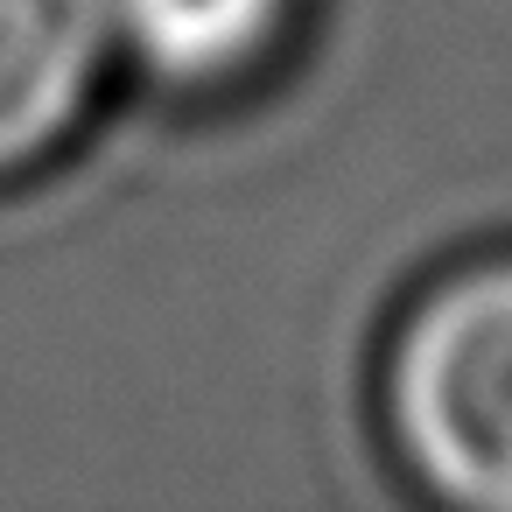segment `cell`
Here are the masks:
<instances>
[{"mask_svg":"<svg viewBox=\"0 0 512 512\" xmlns=\"http://www.w3.org/2000/svg\"><path fill=\"white\" fill-rule=\"evenodd\" d=\"M393 393L421 470L470 505L512 512V267L421 309Z\"/></svg>","mask_w":512,"mask_h":512,"instance_id":"6da1fadb","label":"cell"},{"mask_svg":"<svg viewBox=\"0 0 512 512\" xmlns=\"http://www.w3.org/2000/svg\"><path fill=\"white\" fill-rule=\"evenodd\" d=\"M106 22V0H0V162H22L78 113Z\"/></svg>","mask_w":512,"mask_h":512,"instance_id":"7a4b0ae2","label":"cell"},{"mask_svg":"<svg viewBox=\"0 0 512 512\" xmlns=\"http://www.w3.org/2000/svg\"><path fill=\"white\" fill-rule=\"evenodd\" d=\"M106 8L155 71L211 78L246 64L267 43L281 0H106Z\"/></svg>","mask_w":512,"mask_h":512,"instance_id":"3957f363","label":"cell"}]
</instances>
